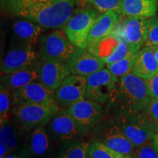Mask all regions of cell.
<instances>
[{"label":"cell","instance_id":"obj_16","mask_svg":"<svg viewBox=\"0 0 158 158\" xmlns=\"http://www.w3.org/2000/svg\"><path fill=\"white\" fill-rule=\"evenodd\" d=\"M39 81L46 88L56 92L63 81L71 75L65 63L58 61H41L37 64Z\"/></svg>","mask_w":158,"mask_h":158},{"label":"cell","instance_id":"obj_17","mask_svg":"<svg viewBox=\"0 0 158 158\" xmlns=\"http://www.w3.org/2000/svg\"><path fill=\"white\" fill-rule=\"evenodd\" d=\"M119 21L118 14L114 11L99 15L88 36L87 50L91 53L93 52L99 43L113 33Z\"/></svg>","mask_w":158,"mask_h":158},{"label":"cell","instance_id":"obj_28","mask_svg":"<svg viewBox=\"0 0 158 158\" xmlns=\"http://www.w3.org/2000/svg\"><path fill=\"white\" fill-rule=\"evenodd\" d=\"M13 102V93L8 87L0 85V122L9 118V112Z\"/></svg>","mask_w":158,"mask_h":158},{"label":"cell","instance_id":"obj_20","mask_svg":"<svg viewBox=\"0 0 158 158\" xmlns=\"http://www.w3.org/2000/svg\"><path fill=\"white\" fill-rule=\"evenodd\" d=\"M37 81H39V73L37 63L10 73L1 75V84L8 87L13 94L27 85Z\"/></svg>","mask_w":158,"mask_h":158},{"label":"cell","instance_id":"obj_19","mask_svg":"<svg viewBox=\"0 0 158 158\" xmlns=\"http://www.w3.org/2000/svg\"><path fill=\"white\" fill-rule=\"evenodd\" d=\"M155 48L147 47L136 53L133 73L144 80H149L158 73V62L155 57Z\"/></svg>","mask_w":158,"mask_h":158},{"label":"cell","instance_id":"obj_32","mask_svg":"<svg viewBox=\"0 0 158 158\" xmlns=\"http://www.w3.org/2000/svg\"><path fill=\"white\" fill-rule=\"evenodd\" d=\"M130 53L132 52L130 51L128 45L123 41H120L116 51L110 56H108V58L103 60V62L106 63V64L115 63L125 58Z\"/></svg>","mask_w":158,"mask_h":158},{"label":"cell","instance_id":"obj_29","mask_svg":"<svg viewBox=\"0 0 158 158\" xmlns=\"http://www.w3.org/2000/svg\"><path fill=\"white\" fill-rule=\"evenodd\" d=\"M93 8L103 13L114 11L119 15L122 0H86Z\"/></svg>","mask_w":158,"mask_h":158},{"label":"cell","instance_id":"obj_37","mask_svg":"<svg viewBox=\"0 0 158 158\" xmlns=\"http://www.w3.org/2000/svg\"><path fill=\"white\" fill-rule=\"evenodd\" d=\"M6 158H21V157H19V156H18L17 155H15V154H10V155Z\"/></svg>","mask_w":158,"mask_h":158},{"label":"cell","instance_id":"obj_7","mask_svg":"<svg viewBox=\"0 0 158 158\" xmlns=\"http://www.w3.org/2000/svg\"><path fill=\"white\" fill-rule=\"evenodd\" d=\"M87 86L85 99L94 100L100 105L114 102L116 94L118 78L107 68H102L86 77Z\"/></svg>","mask_w":158,"mask_h":158},{"label":"cell","instance_id":"obj_30","mask_svg":"<svg viewBox=\"0 0 158 158\" xmlns=\"http://www.w3.org/2000/svg\"><path fill=\"white\" fill-rule=\"evenodd\" d=\"M132 156L133 158H158V153L154 146L153 139L135 148Z\"/></svg>","mask_w":158,"mask_h":158},{"label":"cell","instance_id":"obj_18","mask_svg":"<svg viewBox=\"0 0 158 158\" xmlns=\"http://www.w3.org/2000/svg\"><path fill=\"white\" fill-rule=\"evenodd\" d=\"M44 28L29 21L19 20L13 26V37L15 44L34 47L40 43Z\"/></svg>","mask_w":158,"mask_h":158},{"label":"cell","instance_id":"obj_22","mask_svg":"<svg viewBox=\"0 0 158 158\" xmlns=\"http://www.w3.org/2000/svg\"><path fill=\"white\" fill-rule=\"evenodd\" d=\"M26 154L32 157H43L48 152L49 139L45 128L37 127L32 130L27 140Z\"/></svg>","mask_w":158,"mask_h":158},{"label":"cell","instance_id":"obj_3","mask_svg":"<svg viewBox=\"0 0 158 158\" xmlns=\"http://www.w3.org/2000/svg\"><path fill=\"white\" fill-rule=\"evenodd\" d=\"M61 110L56 101L13 106L11 114L16 125L21 130L35 129L48 124Z\"/></svg>","mask_w":158,"mask_h":158},{"label":"cell","instance_id":"obj_13","mask_svg":"<svg viewBox=\"0 0 158 158\" xmlns=\"http://www.w3.org/2000/svg\"><path fill=\"white\" fill-rule=\"evenodd\" d=\"M65 64L71 74L88 77L104 68L106 63L86 49L76 48Z\"/></svg>","mask_w":158,"mask_h":158},{"label":"cell","instance_id":"obj_10","mask_svg":"<svg viewBox=\"0 0 158 158\" xmlns=\"http://www.w3.org/2000/svg\"><path fill=\"white\" fill-rule=\"evenodd\" d=\"M116 122L135 148L152 140L156 133L141 113L121 116Z\"/></svg>","mask_w":158,"mask_h":158},{"label":"cell","instance_id":"obj_31","mask_svg":"<svg viewBox=\"0 0 158 158\" xmlns=\"http://www.w3.org/2000/svg\"><path fill=\"white\" fill-rule=\"evenodd\" d=\"M145 45L150 48L155 49L158 48V18L153 17L149 19V29Z\"/></svg>","mask_w":158,"mask_h":158},{"label":"cell","instance_id":"obj_21","mask_svg":"<svg viewBox=\"0 0 158 158\" xmlns=\"http://www.w3.org/2000/svg\"><path fill=\"white\" fill-rule=\"evenodd\" d=\"M157 7L158 0H122L119 15L151 19L155 15Z\"/></svg>","mask_w":158,"mask_h":158},{"label":"cell","instance_id":"obj_5","mask_svg":"<svg viewBox=\"0 0 158 158\" xmlns=\"http://www.w3.org/2000/svg\"><path fill=\"white\" fill-rule=\"evenodd\" d=\"M149 25V19L124 18L119 21L111 35L125 43L132 53H138L147 40Z\"/></svg>","mask_w":158,"mask_h":158},{"label":"cell","instance_id":"obj_34","mask_svg":"<svg viewBox=\"0 0 158 158\" xmlns=\"http://www.w3.org/2000/svg\"><path fill=\"white\" fill-rule=\"evenodd\" d=\"M151 98L158 99V73L152 78L146 80Z\"/></svg>","mask_w":158,"mask_h":158},{"label":"cell","instance_id":"obj_24","mask_svg":"<svg viewBox=\"0 0 158 158\" xmlns=\"http://www.w3.org/2000/svg\"><path fill=\"white\" fill-rule=\"evenodd\" d=\"M135 57L136 53H130L127 56L118 62L112 64H106V68L118 78H122L133 72Z\"/></svg>","mask_w":158,"mask_h":158},{"label":"cell","instance_id":"obj_9","mask_svg":"<svg viewBox=\"0 0 158 158\" xmlns=\"http://www.w3.org/2000/svg\"><path fill=\"white\" fill-rule=\"evenodd\" d=\"M95 140L108 146L122 155H133L135 147L126 137L116 122L107 121L96 127Z\"/></svg>","mask_w":158,"mask_h":158},{"label":"cell","instance_id":"obj_33","mask_svg":"<svg viewBox=\"0 0 158 158\" xmlns=\"http://www.w3.org/2000/svg\"><path fill=\"white\" fill-rule=\"evenodd\" d=\"M22 0H0L1 9L4 12L15 14Z\"/></svg>","mask_w":158,"mask_h":158},{"label":"cell","instance_id":"obj_25","mask_svg":"<svg viewBox=\"0 0 158 158\" xmlns=\"http://www.w3.org/2000/svg\"><path fill=\"white\" fill-rule=\"evenodd\" d=\"M88 154L89 158H122L123 156L108 146L94 140L89 143Z\"/></svg>","mask_w":158,"mask_h":158},{"label":"cell","instance_id":"obj_35","mask_svg":"<svg viewBox=\"0 0 158 158\" xmlns=\"http://www.w3.org/2000/svg\"><path fill=\"white\" fill-rule=\"evenodd\" d=\"M10 154V153L7 146L2 143H0V158H6Z\"/></svg>","mask_w":158,"mask_h":158},{"label":"cell","instance_id":"obj_39","mask_svg":"<svg viewBox=\"0 0 158 158\" xmlns=\"http://www.w3.org/2000/svg\"><path fill=\"white\" fill-rule=\"evenodd\" d=\"M122 158H133V156L131 155H123Z\"/></svg>","mask_w":158,"mask_h":158},{"label":"cell","instance_id":"obj_38","mask_svg":"<svg viewBox=\"0 0 158 158\" xmlns=\"http://www.w3.org/2000/svg\"><path fill=\"white\" fill-rule=\"evenodd\" d=\"M155 57H156V59H157V62H158V48L155 50Z\"/></svg>","mask_w":158,"mask_h":158},{"label":"cell","instance_id":"obj_26","mask_svg":"<svg viewBox=\"0 0 158 158\" xmlns=\"http://www.w3.org/2000/svg\"><path fill=\"white\" fill-rule=\"evenodd\" d=\"M86 142L74 141L68 143L61 152L59 158H89Z\"/></svg>","mask_w":158,"mask_h":158},{"label":"cell","instance_id":"obj_8","mask_svg":"<svg viewBox=\"0 0 158 158\" xmlns=\"http://www.w3.org/2000/svg\"><path fill=\"white\" fill-rule=\"evenodd\" d=\"M102 105L94 100L84 99L66 108L84 133L96 127L103 116Z\"/></svg>","mask_w":158,"mask_h":158},{"label":"cell","instance_id":"obj_2","mask_svg":"<svg viewBox=\"0 0 158 158\" xmlns=\"http://www.w3.org/2000/svg\"><path fill=\"white\" fill-rule=\"evenodd\" d=\"M150 99L146 80L130 73L118 79L114 110L117 118L140 114Z\"/></svg>","mask_w":158,"mask_h":158},{"label":"cell","instance_id":"obj_11","mask_svg":"<svg viewBox=\"0 0 158 158\" xmlns=\"http://www.w3.org/2000/svg\"><path fill=\"white\" fill-rule=\"evenodd\" d=\"M34 47L16 45L11 47L1 61V75L10 73L36 64Z\"/></svg>","mask_w":158,"mask_h":158},{"label":"cell","instance_id":"obj_12","mask_svg":"<svg viewBox=\"0 0 158 158\" xmlns=\"http://www.w3.org/2000/svg\"><path fill=\"white\" fill-rule=\"evenodd\" d=\"M86 86V77L70 75L55 92L57 102L60 106L68 108L75 102L85 99Z\"/></svg>","mask_w":158,"mask_h":158},{"label":"cell","instance_id":"obj_14","mask_svg":"<svg viewBox=\"0 0 158 158\" xmlns=\"http://www.w3.org/2000/svg\"><path fill=\"white\" fill-rule=\"evenodd\" d=\"M48 129L55 140L68 142L84 133L67 109L60 110L48 123Z\"/></svg>","mask_w":158,"mask_h":158},{"label":"cell","instance_id":"obj_15","mask_svg":"<svg viewBox=\"0 0 158 158\" xmlns=\"http://www.w3.org/2000/svg\"><path fill=\"white\" fill-rule=\"evenodd\" d=\"M56 94L39 81L31 83L13 94L12 106L43 103L56 101Z\"/></svg>","mask_w":158,"mask_h":158},{"label":"cell","instance_id":"obj_27","mask_svg":"<svg viewBox=\"0 0 158 158\" xmlns=\"http://www.w3.org/2000/svg\"><path fill=\"white\" fill-rule=\"evenodd\" d=\"M155 133L158 131V99L151 98L141 112Z\"/></svg>","mask_w":158,"mask_h":158},{"label":"cell","instance_id":"obj_1","mask_svg":"<svg viewBox=\"0 0 158 158\" xmlns=\"http://www.w3.org/2000/svg\"><path fill=\"white\" fill-rule=\"evenodd\" d=\"M76 4L77 0H22L15 15L44 29L64 28Z\"/></svg>","mask_w":158,"mask_h":158},{"label":"cell","instance_id":"obj_23","mask_svg":"<svg viewBox=\"0 0 158 158\" xmlns=\"http://www.w3.org/2000/svg\"><path fill=\"white\" fill-rule=\"evenodd\" d=\"M0 141L1 143L7 146L10 154L16 151L18 148L17 135L15 133V127H13L9 118H7L5 121L1 122Z\"/></svg>","mask_w":158,"mask_h":158},{"label":"cell","instance_id":"obj_4","mask_svg":"<svg viewBox=\"0 0 158 158\" xmlns=\"http://www.w3.org/2000/svg\"><path fill=\"white\" fill-rule=\"evenodd\" d=\"M98 15L99 12L93 7L75 10L64 27V34L75 47L87 48L88 36Z\"/></svg>","mask_w":158,"mask_h":158},{"label":"cell","instance_id":"obj_6","mask_svg":"<svg viewBox=\"0 0 158 158\" xmlns=\"http://www.w3.org/2000/svg\"><path fill=\"white\" fill-rule=\"evenodd\" d=\"M64 31L59 29L43 35L39 43V56L41 61H58L66 63L76 50Z\"/></svg>","mask_w":158,"mask_h":158},{"label":"cell","instance_id":"obj_36","mask_svg":"<svg viewBox=\"0 0 158 158\" xmlns=\"http://www.w3.org/2000/svg\"><path fill=\"white\" fill-rule=\"evenodd\" d=\"M153 143H154V146H155V149L157 150L158 153V131L155 134V135H154Z\"/></svg>","mask_w":158,"mask_h":158}]
</instances>
